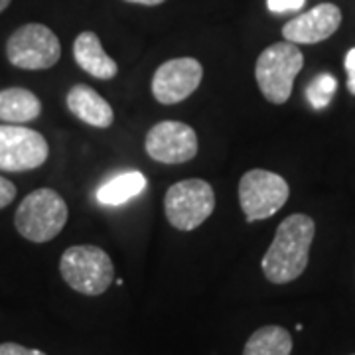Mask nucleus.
<instances>
[{"label": "nucleus", "mask_w": 355, "mask_h": 355, "mask_svg": "<svg viewBox=\"0 0 355 355\" xmlns=\"http://www.w3.org/2000/svg\"><path fill=\"white\" fill-rule=\"evenodd\" d=\"M316 223L304 214H292L277 229L275 239L261 261L263 275L272 284H288L308 266Z\"/></svg>", "instance_id": "obj_1"}, {"label": "nucleus", "mask_w": 355, "mask_h": 355, "mask_svg": "<svg viewBox=\"0 0 355 355\" xmlns=\"http://www.w3.org/2000/svg\"><path fill=\"white\" fill-rule=\"evenodd\" d=\"M67 203L55 190L40 188L28 193L16 209V231L32 243L55 239L67 223Z\"/></svg>", "instance_id": "obj_2"}, {"label": "nucleus", "mask_w": 355, "mask_h": 355, "mask_svg": "<svg viewBox=\"0 0 355 355\" xmlns=\"http://www.w3.org/2000/svg\"><path fill=\"white\" fill-rule=\"evenodd\" d=\"M304 65V55L296 44L277 42L261 51L254 65V79L268 103L284 105L291 99L294 79Z\"/></svg>", "instance_id": "obj_3"}, {"label": "nucleus", "mask_w": 355, "mask_h": 355, "mask_svg": "<svg viewBox=\"0 0 355 355\" xmlns=\"http://www.w3.org/2000/svg\"><path fill=\"white\" fill-rule=\"evenodd\" d=\"M60 272L69 288L85 296H101L114 280L111 257L95 245L65 249L60 261Z\"/></svg>", "instance_id": "obj_4"}, {"label": "nucleus", "mask_w": 355, "mask_h": 355, "mask_svg": "<svg viewBox=\"0 0 355 355\" xmlns=\"http://www.w3.org/2000/svg\"><path fill=\"white\" fill-rule=\"evenodd\" d=\"M216 209V193L209 182L188 178L166 191L164 211L170 225L178 231H193Z\"/></svg>", "instance_id": "obj_5"}, {"label": "nucleus", "mask_w": 355, "mask_h": 355, "mask_svg": "<svg viewBox=\"0 0 355 355\" xmlns=\"http://www.w3.org/2000/svg\"><path fill=\"white\" fill-rule=\"evenodd\" d=\"M6 58L14 67L26 71H42L60 62L62 44L48 26L30 22L20 26L8 38Z\"/></svg>", "instance_id": "obj_6"}, {"label": "nucleus", "mask_w": 355, "mask_h": 355, "mask_svg": "<svg viewBox=\"0 0 355 355\" xmlns=\"http://www.w3.org/2000/svg\"><path fill=\"white\" fill-rule=\"evenodd\" d=\"M288 182L268 170H249L239 182V203L247 223L272 217L288 202Z\"/></svg>", "instance_id": "obj_7"}, {"label": "nucleus", "mask_w": 355, "mask_h": 355, "mask_svg": "<svg viewBox=\"0 0 355 355\" xmlns=\"http://www.w3.org/2000/svg\"><path fill=\"white\" fill-rule=\"evenodd\" d=\"M50 156L48 140L22 125H0V170L24 172L42 166Z\"/></svg>", "instance_id": "obj_8"}, {"label": "nucleus", "mask_w": 355, "mask_h": 355, "mask_svg": "<svg viewBox=\"0 0 355 355\" xmlns=\"http://www.w3.org/2000/svg\"><path fill=\"white\" fill-rule=\"evenodd\" d=\"M198 135L196 130L180 121H162L154 125L146 140V154L160 164H184L198 154Z\"/></svg>", "instance_id": "obj_9"}, {"label": "nucleus", "mask_w": 355, "mask_h": 355, "mask_svg": "<svg viewBox=\"0 0 355 355\" xmlns=\"http://www.w3.org/2000/svg\"><path fill=\"white\" fill-rule=\"evenodd\" d=\"M203 67L196 58H174L160 65L153 77L154 99L162 105H176L200 87Z\"/></svg>", "instance_id": "obj_10"}, {"label": "nucleus", "mask_w": 355, "mask_h": 355, "mask_svg": "<svg viewBox=\"0 0 355 355\" xmlns=\"http://www.w3.org/2000/svg\"><path fill=\"white\" fill-rule=\"evenodd\" d=\"M342 24V10L331 4L322 2L312 10L300 14L282 26V36L291 44H318L331 38Z\"/></svg>", "instance_id": "obj_11"}, {"label": "nucleus", "mask_w": 355, "mask_h": 355, "mask_svg": "<svg viewBox=\"0 0 355 355\" xmlns=\"http://www.w3.org/2000/svg\"><path fill=\"white\" fill-rule=\"evenodd\" d=\"M65 103H67V109L85 125L95 128H109L113 125V107L89 85H76L69 89Z\"/></svg>", "instance_id": "obj_12"}, {"label": "nucleus", "mask_w": 355, "mask_h": 355, "mask_svg": "<svg viewBox=\"0 0 355 355\" xmlns=\"http://www.w3.org/2000/svg\"><path fill=\"white\" fill-rule=\"evenodd\" d=\"M73 58L77 65L89 76L109 81L119 73V65L103 50L101 40L95 32H81L73 44Z\"/></svg>", "instance_id": "obj_13"}, {"label": "nucleus", "mask_w": 355, "mask_h": 355, "mask_svg": "<svg viewBox=\"0 0 355 355\" xmlns=\"http://www.w3.org/2000/svg\"><path fill=\"white\" fill-rule=\"evenodd\" d=\"M42 113V103L28 89L8 87L0 91V121L8 125H24Z\"/></svg>", "instance_id": "obj_14"}, {"label": "nucleus", "mask_w": 355, "mask_h": 355, "mask_svg": "<svg viewBox=\"0 0 355 355\" xmlns=\"http://www.w3.org/2000/svg\"><path fill=\"white\" fill-rule=\"evenodd\" d=\"M292 336L282 326H263L243 347V355H291Z\"/></svg>", "instance_id": "obj_15"}, {"label": "nucleus", "mask_w": 355, "mask_h": 355, "mask_svg": "<svg viewBox=\"0 0 355 355\" xmlns=\"http://www.w3.org/2000/svg\"><path fill=\"white\" fill-rule=\"evenodd\" d=\"M146 188V178L140 172H125L113 180H109L105 186L97 190V200L103 205H121L132 198H137Z\"/></svg>", "instance_id": "obj_16"}, {"label": "nucleus", "mask_w": 355, "mask_h": 355, "mask_svg": "<svg viewBox=\"0 0 355 355\" xmlns=\"http://www.w3.org/2000/svg\"><path fill=\"white\" fill-rule=\"evenodd\" d=\"M336 89H338L336 77L330 76V73H320L310 81V85L306 89V97L316 111H322L330 105Z\"/></svg>", "instance_id": "obj_17"}, {"label": "nucleus", "mask_w": 355, "mask_h": 355, "mask_svg": "<svg viewBox=\"0 0 355 355\" xmlns=\"http://www.w3.org/2000/svg\"><path fill=\"white\" fill-rule=\"evenodd\" d=\"M306 0H266V6L272 14L296 12L304 6Z\"/></svg>", "instance_id": "obj_18"}, {"label": "nucleus", "mask_w": 355, "mask_h": 355, "mask_svg": "<svg viewBox=\"0 0 355 355\" xmlns=\"http://www.w3.org/2000/svg\"><path fill=\"white\" fill-rule=\"evenodd\" d=\"M0 355H46L40 349H28L24 345L14 342L0 343Z\"/></svg>", "instance_id": "obj_19"}, {"label": "nucleus", "mask_w": 355, "mask_h": 355, "mask_svg": "<svg viewBox=\"0 0 355 355\" xmlns=\"http://www.w3.org/2000/svg\"><path fill=\"white\" fill-rule=\"evenodd\" d=\"M16 198V186L12 182H8L6 178L0 176V209H4L6 205H10Z\"/></svg>", "instance_id": "obj_20"}, {"label": "nucleus", "mask_w": 355, "mask_h": 355, "mask_svg": "<svg viewBox=\"0 0 355 355\" xmlns=\"http://www.w3.org/2000/svg\"><path fill=\"white\" fill-rule=\"evenodd\" d=\"M343 67L347 71V91L355 95V48L345 53V60H343Z\"/></svg>", "instance_id": "obj_21"}, {"label": "nucleus", "mask_w": 355, "mask_h": 355, "mask_svg": "<svg viewBox=\"0 0 355 355\" xmlns=\"http://www.w3.org/2000/svg\"><path fill=\"white\" fill-rule=\"evenodd\" d=\"M125 2H130V4H142V6H158L166 0H125Z\"/></svg>", "instance_id": "obj_22"}, {"label": "nucleus", "mask_w": 355, "mask_h": 355, "mask_svg": "<svg viewBox=\"0 0 355 355\" xmlns=\"http://www.w3.org/2000/svg\"><path fill=\"white\" fill-rule=\"evenodd\" d=\"M10 2H12V0H0V12H4V10L8 8Z\"/></svg>", "instance_id": "obj_23"}, {"label": "nucleus", "mask_w": 355, "mask_h": 355, "mask_svg": "<svg viewBox=\"0 0 355 355\" xmlns=\"http://www.w3.org/2000/svg\"><path fill=\"white\" fill-rule=\"evenodd\" d=\"M354 355H355V354H354Z\"/></svg>", "instance_id": "obj_24"}]
</instances>
